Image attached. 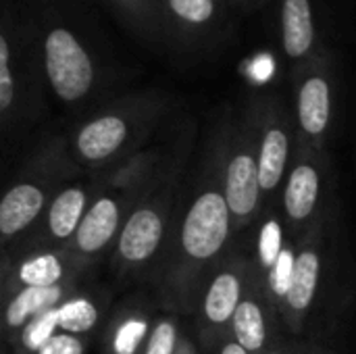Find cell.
I'll list each match as a JSON object with an SVG mask.
<instances>
[{"mask_svg":"<svg viewBox=\"0 0 356 354\" xmlns=\"http://www.w3.org/2000/svg\"><path fill=\"white\" fill-rule=\"evenodd\" d=\"M271 354H280V353H271Z\"/></svg>","mask_w":356,"mask_h":354,"instance_id":"f1b7e54d","label":"cell"},{"mask_svg":"<svg viewBox=\"0 0 356 354\" xmlns=\"http://www.w3.org/2000/svg\"><path fill=\"white\" fill-rule=\"evenodd\" d=\"M271 0H229V6L234 13L240 15H252L257 10H261L263 6H267Z\"/></svg>","mask_w":356,"mask_h":354,"instance_id":"4316f807","label":"cell"},{"mask_svg":"<svg viewBox=\"0 0 356 354\" xmlns=\"http://www.w3.org/2000/svg\"><path fill=\"white\" fill-rule=\"evenodd\" d=\"M146 332H148L146 321H142V319H129V321H125L117 330V336H115V342H113L115 354H136L140 342L146 336Z\"/></svg>","mask_w":356,"mask_h":354,"instance_id":"7402d4cb","label":"cell"},{"mask_svg":"<svg viewBox=\"0 0 356 354\" xmlns=\"http://www.w3.org/2000/svg\"><path fill=\"white\" fill-rule=\"evenodd\" d=\"M221 354H248V351H246V348H242V346L236 342V344H227Z\"/></svg>","mask_w":356,"mask_h":354,"instance_id":"83f0119b","label":"cell"},{"mask_svg":"<svg viewBox=\"0 0 356 354\" xmlns=\"http://www.w3.org/2000/svg\"><path fill=\"white\" fill-rule=\"evenodd\" d=\"M102 6L131 38L156 52H167L161 0H90Z\"/></svg>","mask_w":356,"mask_h":354,"instance_id":"8992f818","label":"cell"},{"mask_svg":"<svg viewBox=\"0 0 356 354\" xmlns=\"http://www.w3.org/2000/svg\"><path fill=\"white\" fill-rule=\"evenodd\" d=\"M332 52L325 50L311 63L298 67L296 115L300 129L307 136H323L332 121L334 83H332Z\"/></svg>","mask_w":356,"mask_h":354,"instance_id":"277c9868","label":"cell"},{"mask_svg":"<svg viewBox=\"0 0 356 354\" xmlns=\"http://www.w3.org/2000/svg\"><path fill=\"white\" fill-rule=\"evenodd\" d=\"M259 250H261V261L267 267H273L282 255V227L277 221H267L261 232L259 240Z\"/></svg>","mask_w":356,"mask_h":354,"instance_id":"cb8c5ba5","label":"cell"},{"mask_svg":"<svg viewBox=\"0 0 356 354\" xmlns=\"http://www.w3.org/2000/svg\"><path fill=\"white\" fill-rule=\"evenodd\" d=\"M234 334H236L238 344L246 348L248 353L263 348L267 330H265L263 311L259 309L257 303L252 300L240 303L238 311L234 313Z\"/></svg>","mask_w":356,"mask_h":354,"instance_id":"ac0fdd59","label":"cell"},{"mask_svg":"<svg viewBox=\"0 0 356 354\" xmlns=\"http://www.w3.org/2000/svg\"><path fill=\"white\" fill-rule=\"evenodd\" d=\"M161 238H163V219L150 209H140L129 217V221L121 232L119 252L123 255V259L131 263L146 261L159 248Z\"/></svg>","mask_w":356,"mask_h":354,"instance_id":"9c48e42d","label":"cell"},{"mask_svg":"<svg viewBox=\"0 0 356 354\" xmlns=\"http://www.w3.org/2000/svg\"><path fill=\"white\" fill-rule=\"evenodd\" d=\"M229 207L219 192H207L196 198L181 227V246L192 259L215 257L227 240Z\"/></svg>","mask_w":356,"mask_h":354,"instance_id":"5b68a950","label":"cell"},{"mask_svg":"<svg viewBox=\"0 0 356 354\" xmlns=\"http://www.w3.org/2000/svg\"><path fill=\"white\" fill-rule=\"evenodd\" d=\"M294 269H296V259L290 250L284 248L277 263L271 267V288L277 296H288L294 280Z\"/></svg>","mask_w":356,"mask_h":354,"instance_id":"603a6c76","label":"cell"},{"mask_svg":"<svg viewBox=\"0 0 356 354\" xmlns=\"http://www.w3.org/2000/svg\"><path fill=\"white\" fill-rule=\"evenodd\" d=\"M175 348V328L169 321H163L154 328L146 354H173Z\"/></svg>","mask_w":356,"mask_h":354,"instance_id":"d4e9b609","label":"cell"},{"mask_svg":"<svg viewBox=\"0 0 356 354\" xmlns=\"http://www.w3.org/2000/svg\"><path fill=\"white\" fill-rule=\"evenodd\" d=\"M277 31L286 58L296 67L311 63L327 50L319 0H280Z\"/></svg>","mask_w":356,"mask_h":354,"instance_id":"3957f363","label":"cell"},{"mask_svg":"<svg viewBox=\"0 0 356 354\" xmlns=\"http://www.w3.org/2000/svg\"><path fill=\"white\" fill-rule=\"evenodd\" d=\"M44 194L31 184H19L6 192L0 202V232L2 236H13L25 230L42 211Z\"/></svg>","mask_w":356,"mask_h":354,"instance_id":"30bf717a","label":"cell"},{"mask_svg":"<svg viewBox=\"0 0 356 354\" xmlns=\"http://www.w3.org/2000/svg\"><path fill=\"white\" fill-rule=\"evenodd\" d=\"M319 198V175L311 165H298L290 179H288V188H286V211L292 219L300 221L307 219Z\"/></svg>","mask_w":356,"mask_h":354,"instance_id":"4fadbf2b","label":"cell"},{"mask_svg":"<svg viewBox=\"0 0 356 354\" xmlns=\"http://www.w3.org/2000/svg\"><path fill=\"white\" fill-rule=\"evenodd\" d=\"M129 136V121L121 113H104L88 121L77 134V150L88 161H102L117 152Z\"/></svg>","mask_w":356,"mask_h":354,"instance_id":"52a82bcc","label":"cell"},{"mask_svg":"<svg viewBox=\"0 0 356 354\" xmlns=\"http://www.w3.org/2000/svg\"><path fill=\"white\" fill-rule=\"evenodd\" d=\"M261 192L259 163L250 154H238L232 159L225 182V200L234 215L246 217L254 211Z\"/></svg>","mask_w":356,"mask_h":354,"instance_id":"ba28073f","label":"cell"},{"mask_svg":"<svg viewBox=\"0 0 356 354\" xmlns=\"http://www.w3.org/2000/svg\"><path fill=\"white\" fill-rule=\"evenodd\" d=\"M288 161V134L277 123H271L265 127L261 152H259V179L261 190H273L282 175Z\"/></svg>","mask_w":356,"mask_h":354,"instance_id":"7c38bea8","label":"cell"},{"mask_svg":"<svg viewBox=\"0 0 356 354\" xmlns=\"http://www.w3.org/2000/svg\"><path fill=\"white\" fill-rule=\"evenodd\" d=\"M119 223V209L111 198H100L81 219L75 234L77 246L83 252L100 250L115 234Z\"/></svg>","mask_w":356,"mask_h":354,"instance_id":"8fae6325","label":"cell"},{"mask_svg":"<svg viewBox=\"0 0 356 354\" xmlns=\"http://www.w3.org/2000/svg\"><path fill=\"white\" fill-rule=\"evenodd\" d=\"M54 328H58V309H50L42 315H38L27 328H25V334H23V344L27 351L31 353H38L54 334Z\"/></svg>","mask_w":356,"mask_h":354,"instance_id":"44dd1931","label":"cell"},{"mask_svg":"<svg viewBox=\"0 0 356 354\" xmlns=\"http://www.w3.org/2000/svg\"><path fill=\"white\" fill-rule=\"evenodd\" d=\"M98 321L96 307L86 298H75L58 307V328L65 334H83Z\"/></svg>","mask_w":356,"mask_h":354,"instance_id":"d6986e66","label":"cell"},{"mask_svg":"<svg viewBox=\"0 0 356 354\" xmlns=\"http://www.w3.org/2000/svg\"><path fill=\"white\" fill-rule=\"evenodd\" d=\"M60 277H63V267L54 255H40L27 261L19 271V280L27 288L29 286H56Z\"/></svg>","mask_w":356,"mask_h":354,"instance_id":"ffe728a7","label":"cell"},{"mask_svg":"<svg viewBox=\"0 0 356 354\" xmlns=\"http://www.w3.org/2000/svg\"><path fill=\"white\" fill-rule=\"evenodd\" d=\"M319 282V257L313 250L302 252L296 259V269H294V280L288 292V305L294 311H305L315 296Z\"/></svg>","mask_w":356,"mask_h":354,"instance_id":"e0dca14e","label":"cell"},{"mask_svg":"<svg viewBox=\"0 0 356 354\" xmlns=\"http://www.w3.org/2000/svg\"><path fill=\"white\" fill-rule=\"evenodd\" d=\"M229 0H161L167 52L200 56L232 35Z\"/></svg>","mask_w":356,"mask_h":354,"instance_id":"7a4b0ae2","label":"cell"},{"mask_svg":"<svg viewBox=\"0 0 356 354\" xmlns=\"http://www.w3.org/2000/svg\"><path fill=\"white\" fill-rule=\"evenodd\" d=\"M60 298L58 286H29L23 292L15 296V300L8 305L6 321L10 328H17L25 323L31 315H42L50 309H54V303Z\"/></svg>","mask_w":356,"mask_h":354,"instance_id":"5bb4252c","label":"cell"},{"mask_svg":"<svg viewBox=\"0 0 356 354\" xmlns=\"http://www.w3.org/2000/svg\"><path fill=\"white\" fill-rule=\"evenodd\" d=\"M240 307V282L234 273H221L213 280L207 300L204 313L213 323H225L234 317Z\"/></svg>","mask_w":356,"mask_h":354,"instance_id":"2e32d148","label":"cell"},{"mask_svg":"<svg viewBox=\"0 0 356 354\" xmlns=\"http://www.w3.org/2000/svg\"><path fill=\"white\" fill-rule=\"evenodd\" d=\"M33 25L50 90L79 104L104 86L111 71L106 31L90 0H23Z\"/></svg>","mask_w":356,"mask_h":354,"instance_id":"6da1fadb","label":"cell"},{"mask_svg":"<svg viewBox=\"0 0 356 354\" xmlns=\"http://www.w3.org/2000/svg\"><path fill=\"white\" fill-rule=\"evenodd\" d=\"M38 354H83V344L75 336L58 334V336H52L38 351Z\"/></svg>","mask_w":356,"mask_h":354,"instance_id":"484cf974","label":"cell"},{"mask_svg":"<svg viewBox=\"0 0 356 354\" xmlns=\"http://www.w3.org/2000/svg\"><path fill=\"white\" fill-rule=\"evenodd\" d=\"M86 207V194L79 188H69L56 196L48 213V227L56 238H69L77 234L81 213Z\"/></svg>","mask_w":356,"mask_h":354,"instance_id":"9a60e30c","label":"cell"}]
</instances>
